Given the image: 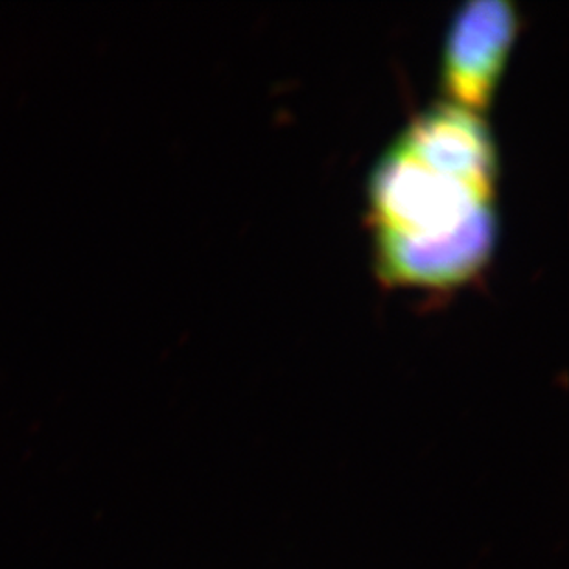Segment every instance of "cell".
Returning <instances> with one entry per match:
<instances>
[{
  "mask_svg": "<svg viewBox=\"0 0 569 569\" xmlns=\"http://www.w3.org/2000/svg\"><path fill=\"white\" fill-rule=\"evenodd\" d=\"M518 28L507 0H470L451 21L442 58V86L450 102L481 113L506 64Z\"/></svg>",
  "mask_w": 569,
  "mask_h": 569,
  "instance_id": "cell-3",
  "label": "cell"
},
{
  "mask_svg": "<svg viewBox=\"0 0 569 569\" xmlns=\"http://www.w3.org/2000/svg\"><path fill=\"white\" fill-rule=\"evenodd\" d=\"M428 167L495 193L496 151L481 114L459 103L426 109L397 140Z\"/></svg>",
  "mask_w": 569,
  "mask_h": 569,
  "instance_id": "cell-4",
  "label": "cell"
},
{
  "mask_svg": "<svg viewBox=\"0 0 569 569\" xmlns=\"http://www.w3.org/2000/svg\"><path fill=\"white\" fill-rule=\"evenodd\" d=\"M498 232L495 204L476 210L465 223L436 237H403L377 231V266L381 279L391 284H459L483 268Z\"/></svg>",
  "mask_w": 569,
  "mask_h": 569,
  "instance_id": "cell-2",
  "label": "cell"
},
{
  "mask_svg": "<svg viewBox=\"0 0 569 569\" xmlns=\"http://www.w3.org/2000/svg\"><path fill=\"white\" fill-rule=\"evenodd\" d=\"M495 193L439 172L395 144L381 156L369 183L377 231L436 237L461 226Z\"/></svg>",
  "mask_w": 569,
  "mask_h": 569,
  "instance_id": "cell-1",
  "label": "cell"
}]
</instances>
